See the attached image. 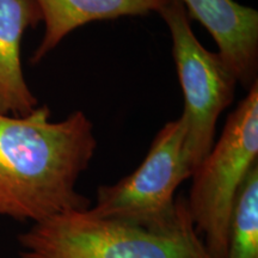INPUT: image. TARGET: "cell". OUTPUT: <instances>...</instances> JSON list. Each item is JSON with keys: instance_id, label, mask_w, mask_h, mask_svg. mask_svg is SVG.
Listing matches in <instances>:
<instances>
[{"instance_id": "cell-6", "label": "cell", "mask_w": 258, "mask_h": 258, "mask_svg": "<svg viewBox=\"0 0 258 258\" xmlns=\"http://www.w3.org/2000/svg\"><path fill=\"white\" fill-rule=\"evenodd\" d=\"M189 18L207 29L219 55L238 83L250 90L258 83V12L234 0H180Z\"/></svg>"}, {"instance_id": "cell-2", "label": "cell", "mask_w": 258, "mask_h": 258, "mask_svg": "<svg viewBox=\"0 0 258 258\" xmlns=\"http://www.w3.org/2000/svg\"><path fill=\"white\" fill-rule=\"evenodd\" d=\"M18 240L17 258H213L182 196L158 225L102 218L88 208L34 222Z\"/></svg>"}, {"instance_id": "cell-9", "label": "cell", "mask_w": 258, "mask_h": 258, "mask_svg": "<svg viewBox=\"0 0 258 258\" xmlns=\"http://www.w3.org/2000/svg\"><path fill=\"white\" fill-rule=\"evenodd\" d=\"M227 258H258V164L251 169L235 201Z\"/></svg>"}, {"instance_id": "cell-8", "label": "cell", "mask_w": 258, "mask_h": 258, "mask_svg": "<svg viewBox=\"0 0 258 258\" xmlns=\"http://www.w3.org/2000/svg\"><path fill=\"white\" fill-rule=\"evenodd\" d=\"M167 0H35L44 23V35L31 62L37 63L71 31L95 21L158 12Z\"/></svg>"}, {"instance_id": "cell-1", "label": "cell", "mask_w": 258, "mask_h": 258, "mask_svg": "<svg viewBox=\"0 0 258 258\" xmlns=\"http://www.w3.org/2000/svg\"><path fill=\"white\" fill-rule=\"evenodd\" d=\"M96 147L92 122L80 110L59 122L48 106L0 114V215L38 222L90 208L77 182Z\"/></svg>"}, {"instance_id": "cell-4", "label": "cell", "mask_w": 258, "mask_h": 258, "mask_svg": "<svg viewBox=\"0 0 258 258\" xmlns=\"http://www.w3.org/2000/svg\"><path fill=\"white\" fill-rule=\"evenodd\" d=\"M158 14L172 38L173 59L184 96L183 153L192 177L215 143L219 116L231 105L238 82L220 55L200 43L180 0H167Z\"/></svg>"}, {"instance_id": "cell-5", "label": "cell", "mask_w": 258, "mask_h": 258, "mask_svg": "<svg viewBox=\"0 0 258 258\" xmlns=\"http://www.w3.org/2000/svg\"><path fill=\"white\" fill-rule=\"evenodd\" d=\"M185 122L180 116L160 129L141 165L111 185L97 190L92 213L139 225H158L172 217L175 192L191 178L184 159Z\"/></svg>"}, {"instance_id": "cell-7", "label": "cell", "mask_w": 258, "mask_h": 258, "mask_svg": "<svg viewBox=\"0 0 258 258\" xmlns=\"http://www.w3.org/2000/svg\"><path fill=\"white\" fill-rule=\"evenodd\" d=\"M42 21L35 0H0V114L23 116L37 108L21 60L24 32Z\"/></svg>"}, {"instance_id": "cell-3", "label": "cell", "mask_w": 258, "mask_h": 258, "mask_svg": "<svg viewBox=\"0 0 258 258\" xmlns=\"http://www.w3.org/2000/svg\"><path fill=\"white\" fill-rule=\"evenodd\" d=\"M258 158V83L228 116L224 131L192 175L186 206L213 258H227L233 209Z\"/></svg>"}]
</instances>
